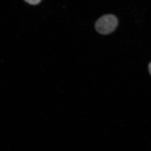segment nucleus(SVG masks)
<instances>
[{
    "instance_id": "1",
    "label": "nucleus",
    "mask_w": 151,
    "mask_h": 151,
    "mask_svg": "<svg viewBox=\"0 0 151 151\" xmlns=\"http://www.w3.org/2000/svg\"><path fill=\"white\" fill-rule=\"evenodd\" d=\"M118 25V19L115 16L106 14L97 20L95 23V28L99 33L106 35L113 32Z\"/></svg>"
},
{
    "instance_id": "2",
    "label": "nucleus",
    "mask_w": 151,
    "mask_h": 151,
    "mask_svg": "<svg viewBox=\"0 0 151 151\" xmlns=\"http://www.w3.org/2000/svg\"><path fill=\"white\" fill-rule=\"evenodd\" d=\"M28 4L32 5H36L38 4L40 2L41 0H24Z\"/></svg>"
},
{
    "instance_id": "3",
    "label": "nucleus",
    "mask_w": 151,
    "mask_h": 151,
    "mask_svg": "<svg viewBox=\"0 0 151 151\" xmlns=\"http://www.w3.org/2000/svg\"><path fill=\"white\" fill-rule=\"evenodd\" d=\"M148 69L149 72H150V74L151 75V62L149 63L148 65Z\"/></svg>"
}]
</instances>
